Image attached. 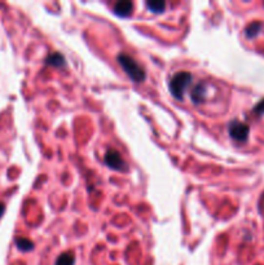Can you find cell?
Listing matches in <instances>:
<instances>
[{
  "label": "cell",
  "instance_id": "obj_11",
  "mask_svg": "<svg viewBox=\"0 0 264 265\" xmlns=\"http://www.w3.org/2000/svg\"><path fill=\"white\" fill-rule=\"evenodd\" d=\"M16 243H17V247L21 251H30L34 248V243L31 241L26 240V238H19L16 241Z\"/></svg>",
  "mask_w": 264,
  "mask_h": 265
},
{
  "label": "cell",
  "instance_id": "obj_9",
  "mask_svg": "<svg viewBox=\"0 0 264 265\" xmlns=\"http://www.w3.org/2000/svg\"><path fill=\"white\" fill-rule=\"evenodd\" d=\"M261 29H262L261 22H251L249 26H247V27H246V30H245L246 37L249 38V39H251V38H255L258 34H259Z\"/></svg>",
  "mask_w": 264,
  "mask_h": 265
},
{
  "label": "cell",
  "instance_id": "obj_12",
  "mask_svg": "<svg viewBox=\"0 0 264 265\" xmlns=\"http://www.w3.org/2000/svg\"><path fill=\"white\" fill-rule=\"evenodd\" d=\"M254 113H257V114L259 115L264 114V99L255 105V107H254Z\"/></svg>",
  "mask_w": 264,
  "mask_h": 265
},
{
  "label": "cell",
  "instance_id": "obj_3",
  "mask_svg": "<svg viewBox=\"0 0 264 265\" xmlns=\"http://www.w3.org/2000/svg\"><path fill=\"white\" fill-rule=\"evenodd\" d=\"M228 132L233 140L238 141V143H245L249 139L250 127L242 122L233 121L228 125Z\"/></svg>",
  "mask_w": 264,
  "mask_h": 265
},
{
  "label": "cell",
  "instance_id": "obj_13",
  "mask_svg": "<svg viewBox=\"0 0 264 265\" xmlns=\"http://www.w3.org/2000/svg\"><path fill=\"white\" fill-rule=\"evenodd\" d=\"M4 210H5V208H4V204L3 203H0V217L4 214Z\"/></svg>",
  "mask_w": 264,
  "mask_h": 265
},
{
  "label": "cell",
  "instance_id": "obj_5",
  "mask_svg": "<svg viewBox=\"0 0 264 265\" xmlns=\"http://www.w3.org/2000/svg\"><path fill=\"white\" fill-rule=\"evenodd\" d=\"M132 3L131 1H126V0H122V1H118V3L114 5L113 8V12H114V15L119 16V17H127V16L131 15V12H132Z\"/></svg>",
  "mask_w": 264,
  "mask_h": 265
},
{
  "label": "cell",
  "instance_id": "obj_8",
  "mask_svg": "<svg viewBox=\"0 0 264 265\" xmlns=\"http://www.w3.org/2000/svg\"><path fill=\"white\" fill-rule=\"evenodd\" d=\"M75 264V255L71 251L63 252L57 258L55 265H74Z\"/></svg>",
  "mask_w": 264,
  "mask_h": 265
},
{
  "label": "cell",
  "instance_id": "obj_7",
  "mask_svg": "<svg viewBox=\"0 0 264 265\" xmlns=\"http://www.w3.org/2000/svg\"><path fill=\"white\" fill-rule=\"evenodd\" d=\"M45 62L49 66H55V67H62L65 66V63H66V60L63 57L61 53H52V55H49L47 59H45Z\"/></svg>",
  "mask_w": 264,
  "mask_h": 265
},
{
  "label": "cell",
  "instance_id": "obj_2",
  "mask_svg": "<svg viewBox=\"0 0 264 265\" xmlns=\"http://www.w3.org/2000/svg\"><path fill=\"white\" fill-rule=\"evenodd\" d=\"M192 79H193V77L188 71H179L178 74H175L170 81V84H168V88H170L172 96L176 100H182L184 97V92L192 83Z\"/></svg>",
  "mask_w": 264,
  "mask_h": 265
},
{
  "label": "cell",
  "instance_id": "obj_6",
  "mask_svg": "<svg viewBox=\"0 0 264 265\" xmlns=\"http://www.w3.org/2000/svg\"><path fill=\"white\" fill-rule=\"evenodd\" d=\"M206 93H207V88H206L205 84H197L194 87V89L190 93V99L194 103H201L205 101Z\"/></svg>",
  "mask_w": 264,
  "mask_h": 265
},
{
  "label": "cell",
  "instance_id": "obj_4",
  "mask_svg": "<svg viewBox=\"0 0 264 265\" xmlns=\"http://www.w3.org/2000/svg\"><path fill=\"white\" fill-rule=\"evenodd\" d=\"M105 163L106 166L110 167L114 171H126L127 166L126 162L123 161V158L121 157L118 151L116 149H109L105 154Z\"/></svg>",
  "mask_w": 264,
  "mask_h": 265
},
{
  "label": "cell",
  "instance_id": "obj_1",
  "mask_svg": "<svg viewBox=\"0 0 264 265\" xmlns=\"http://www.w3.org/2000/svg\"><path fill=\"white\" fill-rule=\"evenodd\" d=\"M117 60H118L121 67L126 71L127 75H128L135 83H142V82L145 81V70H144L131 56L126 55V53H121V55H118Z\"/></svg>",
  "mask_w": 264,
  "mask_h": 265
},
{
  "label": "cell",
  "instance_id": "obj_10",
  "mask_svg": "<svg viewBox=\"0 0 264 265\" xmlns=\"http://www.w3.org/2000/svg\"><path fill=\"white\" fill-rule=\"evenodd\" d=\"M146 7L149 8V11L154 12V13H162L166 8V3L161 1V0H156V1H146Z\"/></svg>",
  "mask_w": 264,
  "mask_h": 265
}]
</instances>
